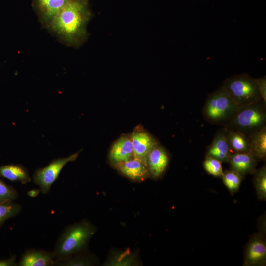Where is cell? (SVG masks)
<instances>
[{
	"mask_svg": "<svg viewBox=\"0 0 266 266\" xmlns=\"http://www.w3.org/2000/svg\"><path fill=\"white\" fill-rule=\"evenodd\" d=\"M253 180V185L258 199L260 200H266V166H263L256 170Z\"/></svg>",
	"mask_w": 266,
	"mask_h": 266,
	"instance_id": "44dd1931",
	"label": "cell"
},
{
	"mask_svg": "<svg viewBox=\"0 0 266 266\" xmlns=\"http://www.w3.org/2000/svg\"><path fill=\"white\" fill-rule=\"evenodd\" d=\"M79 152L67 157L53 159L46 166L35 170L33 175V182L39 186L43 194H46L50 191L52 185L58 179L64 166L68 163L75 161Z\"/></svg>",
	"mask_w": 266,
	"mask_h": 266,
	"instance_id": "8992f818",
	"label": "cell"
},
{
	"mask_svg": "<svg viewBox=\"0 0 266 266\" xmlns=\"http://www.w3.org/2000/svg\"><path fill=\"white\" fill-rule=\"evenodd\" d=\"M130 138L133 147V157L147 165L148 155L158 142L149 133L142 131L133 132Z\"/></svg>",
	"mask_w": 266,
	"mask_h": 266,
	"instance_id": "9c48e42d",
	"label": "cell"
},
{
	"mask_svg": "<svg viewBox=\"0 0 266 266\" xmlns=\"http://www.w3.org/2000/svg\"><path fill=\"white\" fill-rule=\"evenodd\" d=\"M225 127L248 135L266 126V103L258 101L239 106L236 113Z\"/></svg>",
	"mask_w": 266,
	"mask_h": 266,
	"instance_id": "3957f363",
	"label": "cell"
},
{
	"mask_svg": "<svg viewBox=\"0 0 266 266\" xmlns=\"http://www.w3.org/2000/svg\"><path fill=\"white\" fill-rule=\"evenodd\" d=\"M230 169L243 176L253 174L256 170L257 160L251 152L232 153L229 162Z\"/></svg>",
	"mask_w": 266,
	"mask_h": 266,
	"instance_id": "5bb4252c",
	"label": "cell"
},
{
	"mask_svg": "<svg viewBox=\"0 0 266 266\" xmlns=\"http://www.w3.org/2000/svg\"><path fill=\"white\" fill-rule=\"evenodd\" d=\"M266 263V243L261 234H256L248 242L245 250L244 265L264 266Z\"/></svg>",
	"mask_w": 266,
	"mask_h": 266,
	"instance_id": "52a82bcc",
	"label": "cell"
},
{
	"mask_svg": "<svg viewBox=\"0 0 266 266\" xmlns=\"http://www.w3.org/2000/svg\"><path fill=\"white\" fill-rule=\"evenodd\" d=\"M228 128L223 126L215 134L212 143L207 148L206 156H212L222 163H229L232 154L228 142Z\"/></svg>",
	"mask_w": 266,
	"mask_h": 266,
	"instance_id": "30bf717a",
	"label": "cell"
},
{
	"mask_svg": "<svg viewBox=\"0 0 266 266\" xmlns=\"http://www.w3.org/2000/svg\"><path fill=\"white\" fill-rule=\"evenodd\" d=\"M16 256L13 255L7 259H0V266H16L17 263L16 262Z\"/></svg>",
	"mask_w": 266,
	"mask_h": 266,
	"instance_id": "4316f807",
	"label": "cell"
},
{
	"mask_svg": "<svg viewBox=\"0 0 266 266\" xmlns=\"http://www.w3.org/2000/svg\"><path fill=\"white\" fill-rule=\"evenodd\" d=\"M238 107L221 86L208 95L202 112L209 123L224 126L233 118Z\"/></svg>",
	"mask_w": 266,
	"mask_h": 266,
	"instance_id": "277c9868",
	"label": "cell"
},
{
	"mask_svg": "<svg viewBox=\"0 0 266 266\" xmlns=\"http://www.w3.org/2000/svg\"><path fill=\"white\" fill-rule=\"evenodd\" d=\"M55 258L53 252L44 250L29 249L21 255L18 266H54Z\"/></svg>",
	"mask_w": 266,
	"mask_h": 266,
	"instance_id": "7c38bea8",
	"label": "cell"
},
{
	"mask_svg": "<svg viewBox=\"0 0 266 266\" xmlns=\"http://www.w3.org/2000/svg\"><path fill=\"white\" fill-rule=\"evenodd\" d=\"M18 197V194L12 186L0 179V203L12 202Z\"/></svg>",
	"mask_w": 266,
	"mask_h": 266,
	"instance_id": "d4e9b609",
	"label": "cell"
},
{
	"mask_svg": "<svg viewBox=\"0 0 266 266\" xmlns=\"http://www.w3.org/2000/svg\"><path fill=\"white\" fill-rule=\"evenodd\" d=\"M203 167L208 174L214 176L221 177L223 174L222 162L212 156H206Z\"/></svg>",
	"mask_w": 266,
	"mask_h": 266,
	"instance_id": "cb8c5ba5",
	"label": "cell"
},
{
	"mask_svg": "<svg viewBox=\"0 0 266 266\" xmlns=\"http://www.w3.org/2000/svg\"><path fill=\"white\" fill-rule=\"evenodd\" d=\"M114 165L120 173L133 180H143L149 174L147 166L134 158Z\"/></svg>",
	"mask_w": 266,
	"mask_h": 266,
	"instance_id": "4fadbf2b",
	"label": "cell"
},
{
	"mask_svg": "<svg viewBox=\"0 0 266 266\" xmlns=\"http://www.w3.org/2000/svg\"><path fill=\"white\" fill-rule=\"evenodd\" d=\"M71 0H33V4L40 21L48 28L55 17Z\"/></svg>",
	"mask_w": 266,
	"mask_h": 266,
	"instance_id": "ba28073f",
	"label": "cell"
},
{
	"mask_svg": "<svg viewBox=\"0 0 266 266\" xmlns=\"http://www.w3.org/2000/svg\"><path fill=\"white\" fill-rule=\"evenodd\" d=\"M41 192L40 189H33L29 190L27 194L28 196L31 198H35L37 197L40 192Z\"/></svg>",
	"mask_w": 266,
	"mask_h": 266,
	"instance_id": "83f0119b",
	"label": "cell"
},
{
	"mask_svg": "<svg viewBox=\"0 0 266 266\" xmlns=\"http://www.w3.org/2000/svg\"><path fill=\"white\" fill-rule=\"evenodd\" d=\"M136 252H131L129 250L124 251H113L110 254L105 266H129L137 264Z\"/></svg>",
	"mask_w": 266,
	"mask_h": 266,
	"instance_id": "d6986e66",
	"label": "cell"
},
{
	"mask_svg": "<svg viewBox=\"0 0 266 266\" xmlns=\"http://www.w3.org/2000/svg\"><path fill=\"white\" fill-rule=\"evenodd\" d=\"M221 178L229 192L233 194L239 189L243 176L237 172L230 169L223 171Z\"/></svg>",
	"mask_w": 266,
	"mask_h": 266,
	"instance_id": "7402d4cb",
	"label": "cell"
},
{
	"mask_svg": "<svg viewBox=\"0 0 266 266\" xmlns=\"http://www.w3.org/2000/svg\"><path fill=\"white\" fill-rule=\"evenodd\" d=\"M0 177L11 182L26 184L31 181L26 168L20 164H10L0 166Z\"/></svg>",
	"mask_w": 266,
	"mask_h": 266,
	"instance_id": "e0dca14e",
	"label": "cell"
},
{
	"mask_svg": "<svg viewBox=\"0 0 266 266\" xmlns=\"http://www.w3.org/2000/svg\"><path fill=\"white\" fill-rule=\"evenodd\" d=\"M247 136L250 151L257 161H265L266 158V126Z\"/></svg>",
	"mask_w": 266,
	"mask_h": 266,
	"instance_id": "2e32d148",
	"label": "cell"
},
{
	"mask_svg": "<svg viewBox=\"0 0 266 266\" xmlns=\"http://www.w3.org/2000/svg\"><path fill=\"white\" fill-rule=\"evenodd\" d=\"M222 86L238 106L262 100L256 79L247 73L231 76L224 81Z\"/></svg>",
	"mask_w": 266,
	"mask_h": 266,
	"instance_id": "5b68a950",
	"label": "cell"
},
{
	"mask_svg": "<svg viewBox=\"0 0 266 266\" xmlns=\"http://www.w3.org/2000/svg\"><path fill=\"white\" fill-rule=\"evenodd\" d=\"M133 157V147L130 137L122 136L112 146L109 153L110 162L115 165L130 160Z\"/></svg>",
	"mask_w": 266,
	"mask_h": 266,
	"instance_id": "9a60e30c",
	"label": "cell"
},
{
	"mask_svg": "<svg viewBox=\"0 0 266 266\" xmlns=\"http://www.w3.org/2000/svg\"><path fill=\"white\" fill-rule=\"evenodd\" d=\"M95 231V226L85 219L66 227L61 233L53 251L55 262L83 252Z\"/></svg>",
	"mask_w": 266,
	"mask_h": 266,
	"instance_id": "7a4b0ae2",
	"label": "cell"
},
{
	"mask_svg": "<svg viewBox=\"0 0 266 266\" xmlns=\"http://www.w3.org/2000/svg\"><path fill=\"white\" fill-rule=\"evenodd\" d=\"M169 163V156L165 149L158 143L150 151L147 158L149 173L158 178L164 172Z\"/></svg>",
	"mask_w": 266,
	"mask_h": 266,
	"instance_id": "8fae6325",
	"label": "cell"
},
{
	"mask_svg": "<svg viewBox=\"0 0 266 266\" xmlns=\"http://www.w3.org/2000/svg\"><path fill=\"white\" fill-rule=\"evenodd\" d=\"M96 259L93 255L77 254L67 259L55 262L56 266H88L94 265Z\"/></svg>",
	"mask_w": 266,
	"mask_h": 266,
	"instance_id": "ffe728a7",
	"label": "cell"
},
{
	"mask_svg": "<svg viewBox=\"0 0 266 266\" xmlns=\"http://www.w3.org/2000/svg\"><path fill=\"white\" fill-rule=\"evenodd\" d=\"M22 209L21 205L13 201L0 203V227L7 220L17 216Z\"/></svg>",
	"mask_w": 266,
	"mask_h": 266,
	"instance_id": "603a6c76",
	"label": "cell"
},
{
	"mask_svg": "<svg viewBox=\"0 0 266 266\" xmlns=\"http://www.w3.org/2000/svg\"><path fill=\"white\" fill-rule=\"evenodd\" d=\"M227 138L232 153L251 152L247 136L244 133L228 129Z\"/></svg>",
	"mask_w": 266,
	"mask_h": 266,
	"instance_id": "ac0fdd59",
	"label": "cell"
},
{
	"mask_svg": "<svg viewBox=\"0 0 266 266\" xmlns=\"http://www.w3.org/2000/svg\"><path fill=\"white\" fill-rule=\"evenodd\" d=\"M90 18L88 0H71L47 28L65 44L77 46L87 36L86 27Z\"/></svg>",
	"mask_w": 266,
	"mask_h": 266,
	"instance_id": "6da1fadb",
	"label": "cell"
},
{
	"mask_svg": "<svg viewBox=\"0 0 266 266\" xmlns=\"http://www.w3.org/2000/svg\"><path fill=\"white\" fill-rule=\"evenodd\" d=\"M262 99L266 103V77L265 76L256 79Z\"/></svg>",
	"mask_w": 266,
	"mask_h": 266,
	"instance_id": "484cf974",
	"label": "cell"
}]
</instances>
